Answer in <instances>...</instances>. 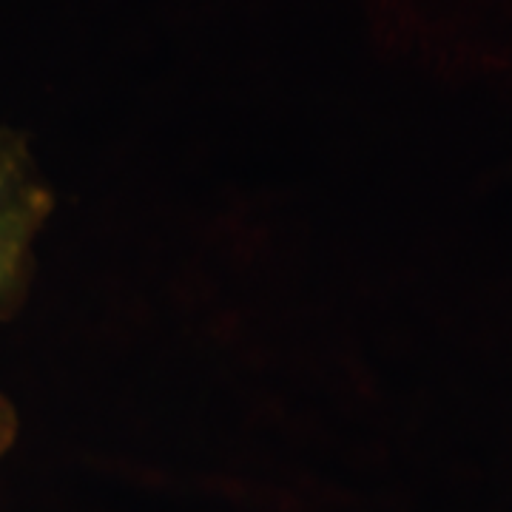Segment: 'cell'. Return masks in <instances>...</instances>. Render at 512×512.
I'll return each instance as SVG.
<instances>
[{
	"label": "cell",
	"instance_id": "cell-1",
	"mask_svg": "<svg viewBox=\"0 0 512 512\" xmlns=\"http://www.w3.org/2000/svg\"><path fill=\"white\" fill-rule=\"evenodd\" d=\"M55 208V188L29 137L0 126V322H12L32 296L37 242Z\"/></svg>",
	"mask_w": 512,
	"mask_h": 512
},
{
	"label": "cell",
	"instance_id": "cell-2",
	"mask_svg": "<svg viewBox=\"0 0 512 512\" xmlns=\"http://www.w3.org/2000/svg\"><path fill=\"white\" fill-rule=\"evenodd\" d=\"M20 436V413L15 402L0 390V458L6 456Z\"/></svg>",
	"mask_w": 512,
	"mask_h": 512
}]
</instances>
